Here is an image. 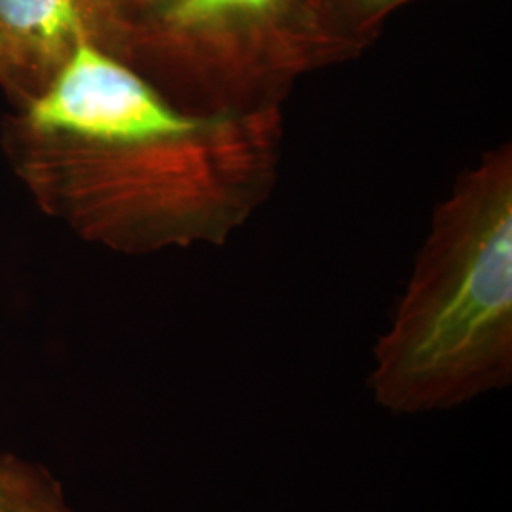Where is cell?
<instances>
[{"label": "cell", "instance_id": "8992f818", "mask_svg": "<svg viewBox=\"0 0 512 512\" xmlns=\"http://www.w3.org/2000/svg\"><path fill=\"white\" fill-rule=\"evenodd\" d=\"M330 16L366 48L376 42L385 21L416 0H323Z\"/></svg>", "mask_w": 512, "mask_h": 512}, {"label": "cell", "instance_id": "277c9868", "mask_svg": "<svg viewBox=\"0 0 512 512\" xmlns=\"http://www.w3.org/2000/svg\"><path fill=\"white\" fill-rule=\"evenodd\" d=\"M129 18L114 0H0L4 86L27 101L44 92L78 46L126 61Z\"/></svg>", "mask_w": 512, "mask_h": 512}, {"label": "cell", "instance_id": "3957f363", "mask_svg": "<svg viewBox=\"0 0 512 512\" xmlns=\"http://www.w3.org/2000/svg\"><path fill=\"white\" fill-rule=\"evenodd\" d=\"M366 50L323 0H162L129 18L126 63L181 109L256 112Z\"/></svg>", "mask_w": 512, "mask_h": 512}, {"label": "cell", "instance_id": "6da1fadb", "mask_svg": "<svg viewBox=\"0 0 512 512\" xmlns=\"http://www.w3.org/2000/svg\"><path fill=\"white\" fill-rule=\"evenodd\" d=\"M283 109L177 107L124 59L76 48L18 120L19 173L82 238L143 255L224 245L270 200Z\"/></svg>", "mask_w": 512, "mask_h": 512}, {"label": "cell", "instance_id": "7a4b0ae2", "mask_svg": "<svg viewBox=\"0 0 512 512\" xmlns=\"http://www.w3.org/2000/svg\"><path fill=\"white\" fill-rule=\"evenodd\" d=\"M512 380V147L488 150L437 205L370 387L395 414L469 403Z\"/></svg>", "mask_w": 512, "mask_h": 512}, {"label": "cell", "instance_id": "5b68a950", "mask_svg": "<svg viewBox=\"0 0 512 512\" xmlns=\"http://www.w3.org/2000/svg\"><path fill=\"white\" fill-rule=\"evenodd\" d=\"M0 512H74L48 473L0 456Z\"/></svg>", "mask_w": 512, "mask_h": 512}, {"label": "cell", "instance_id": "52a82bcc", "mask_svg": "<svg viewBox=\"0 0 512 512\" xmlns=\"http://www.w3.org/2000/svg\"><path fill=\"white\" fill-rule=\"evenodd\" d=\"M114 2H116V6H118L128 18H133V16H139V14L147 12L152 6L160 4L162 0H114Z\"/></svg>", "mask_w": 512, "mask_h": 512}, {"label": "cell", "instance_id": "ba28073f", "mask_svg": "<svg viewBox=\"0 0 512 512\" xmlns=\"http://www.w3.org/2000/svg\"><path fill=\"white\" fill-rule=\"evenodd\" d=\"M0 82H4V61H2V54H0Z\"/></svg>", "mask_w": 512, "mask_h": 512}]
</instances>
